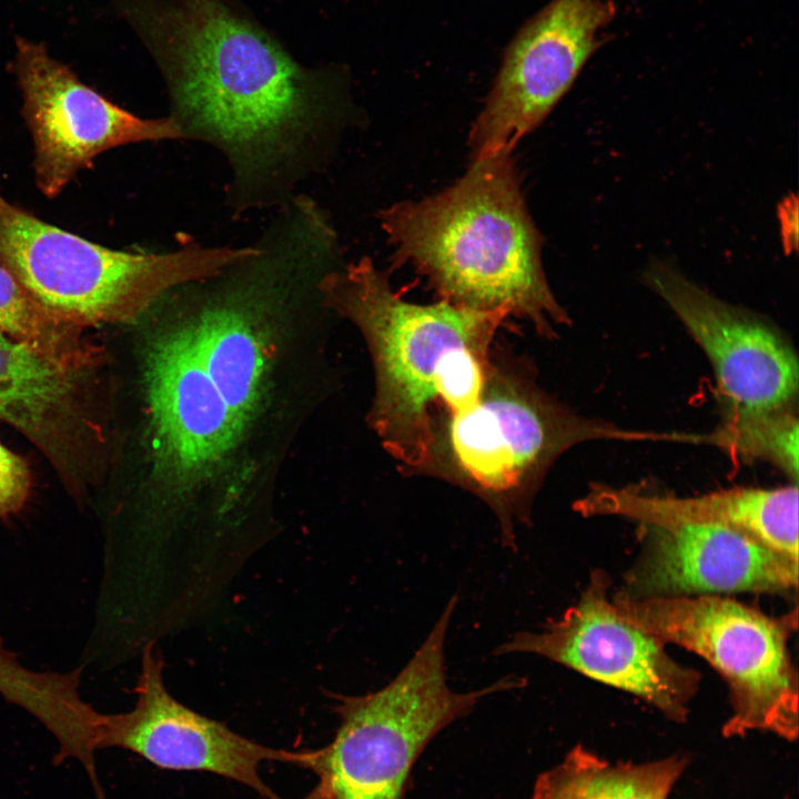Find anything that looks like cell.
Listing matches in <instances>:
<instances>
[{"mask_svg": "<svg viewBox=\"0 0 799 799\" xmlns=\"http://www.w3.org/2000/svg\"><path fill=\"white\" fill-rule=\"evenodd\" d=\"M168 83L184 136L229 158L239 190H271L307 154L328 111L299 64L232 0H121Z\"/></svg>", "mask_w": 799, "mask_h": 799, "instance_id": "obj_1", "label": "cell"}, {"mask_svg": "<svg viewBox=\"0 0 799 799\" xmlns=\"http://www.w3.org/2000/svg\"><path fill=\"white\" fill-rule=\"evenodd\" d=\"M320 291L363 336L374 372L368 425L398 472L414 476L434 423L481 395L508 317L441 300H404L368 257L326 274Z\"/></svg>", "mask_w": 799, "mask_h": 799, "instance_id": "obj_2", "label": "cell"}, {"mask_svg": "<svg viewBox=\"0 0 799 799\" xmlns=\"http://www.w3.org/2000/svg\"><path fill=\"white\" fill-rule=\"evenodd\" d=\"M381 221L396 262L441 301L525 321L546 338L572 323L546 279L512 153L472 160L452 186L393 204Z\"/></svg>", "mask_w": 799, "mask_h": 799, "instance_id": "obj_3", "label": "cell"}, {"mask_svg": "<svg viewBox=\"0 0 799 799\" xmlns=\"http://www.w3.org/2000/svg\"><path fill=\"white\" fill-rule=\"evenodd\" d=\"M663 433L619 428L581 416L536 382L533 366L495 344L481 395L441 416L415 476L441 479L482 499L495 514L504 547L515 525L532 524L534 499L554 462L594 439L661 441Z\"/></svg>", "mask_w": 799, "mask_h": 799, "instance_id": "obj_4", "label": "cell"}, {"mask_svg": "<svg viewBox=\"0 0 799 799\" xmlns=\"http://www.w3.org/2000/svg\"><path fill=\"white\" fill-rule=\"evenodd\" d=\"M256 247L112 250L48 224L0 195V264L45 309L80 327L133 321L176 286L215 276Z\"/></svg>", "mask_w": 799, "mask_h": 799, "instance_id": "obj_5", "label": "cell"}, {"mask_svg": "<svg viewBox=\"0 0 799 799\" xmlns=\"http://www.w3.org/2000/svg\"><path fill=\"white\" fill-rule=\"evenodd\" d=\"M457 599L451 597L422 646L385 687L363 696L332 695L338 728L327 746L314 750L309 767L332 799H406L413 765L442 729L482 698L525 686L524 678L509 675L474 691L448 687L444 646Z\"/></svg>", "mask_w": 799, "mask_h": 799, "instance_id": "obj_6", "label": "cell"}, {"mask_svg": "<svg viewBox=\"0 0 799 799\" xmlns=\"http://www.w3.org/2000/svg\"><path fill=\"white\" fill-rule=\"evenodd\" d=\"M630 621L706 659L724 678L731 714L726 738L751 731L795 741L799 730L798 675L788 648L797 608L769 616L716 595L613 598Z\"/></svg>", "mask_w": 799, "mask_h": 799, "instance_id": "obj_7", "label": "cell"}, {"mask_svg": "<svg viewBox=\"0 0 799 799\" xmlns=\"http://www.w3.org/2000/svg\"><path fill=\"white\" fill-rule=\"evenodd\" d=\"M609 578L593 572L579 600L543 630L517 631L494 654L529 653L633 694L684 722L700 676L676 663L665 643L627 619L608 597Z\"/></svg>", "mask_w": 799, "mask_h": 799, "instance_id": "obj_8", "label": "cell"}, {"mask_svg": "<svg viewBox=\"0 0 799 799\" xmlns=\"http://www.w3.org/2000/svg\"><path fill=\"white\" fill-rule=\"evenodd\" d=\"M611 0H552L517 32L469 132L474 159L512 153L570 89L604 44Z\"/></svg>", "mask_w": 799, "mask_h": 799, "instance_id": "obj_9", "label": "cell"}, {"mask_svg": "<svg viewBox=\"0 0 799 799\" xmlns=\"http://www.w3.org/2000/svg\"><path fill=\"white\" fill-rule=\"evenodd\" d=\"M643 281L708 357L722 419L796 412L798 360L778 330L710 294L667 261H650Z\"/></svg>", "mask_w": 799, "mask_h": 799, "instance_id": "obj_10", "label": "cell"}, {"mask_svg": "<svg viewBox=\"0 0 799 799\" xmlns=\"http://www.w3.org/2000/svg\"><path fill=\"white\" fill-rule=\"evenodd\" d=\"M13 71L34 143L36 184L47 198L112 148L184 136L173 117L143 119L112 103L41 43L18 38Z\"/></svg>", "mask_w": 799, "mask_h": 799, "instance_id": "obj_11", "label": "cell"}, {"mask_svg": "<svg viewBox=\"0 0 799 799\" xmlns=\"http://www.w3.org/2000/svg\"><path fill=\"white\" fill-rule=\"evenodd\" d=\"M164 660L156 643L141 651L134 706L101 714L98 748H121L164 769L216 773L241 782L265 799H280L260 777L264 761L310 767L314 750L289 751L257 744L225 724L175 699L164 682Z\"/></svg>", "mask_w": 799, "mask_h": 799, "instance_id": "obj_12", "label": "cell"}, {"mask_svg": "<svg viewBox=\"0 0 799 799\" xmlns=\"http://www.w3.org/2000/svg\"><path fill=\"white\" fill-rule=\"evenodd\" d=\"M644 548L621 594L634 597L731 591L783 593L798 585V560L730 528L645 526Z\"/></svg>", "mask_w": 799, "mask_h": 799, "instance_id": "obj_13", "label": "cell"}, {"mask_svg": "<svg viewBox=\"0 0 799 799\" xmlns=\"http://www.w3.org/2000/svg\"><path fill=\"white\" fill-rule=\"evenodd\" d=\"M573 508L584 516L614 515L644 526L730 528L798 560L797 484L777 488L735 487L692 497L594 484Z\"/></svg>", "mask_w": 799, "mask_h": 799, "instance_id": "obj_14", "label": "cell"}, {"mask_svg": "<svg viewBox=\"0 0 799 799\" xmlns=\"http://www.w3.org/2000/svg\"><path fill=\"white\" fill-rule=\"evenodd\" d=\"M688 766L687 755L611 761L577 745L538 777L530 799H669Z\"/></svg>", "mask_w": 799, "mask_h": 799, "instance_id": "obj_15", "label": "cell"}, {"mask_svg": "<svg viewBox=\"0 0 799 799\" xmlns=\"http://www.w3.org/2000/svg\"><path fill=\"white\" fill-rule=\"evenodd\" d=\"M80 326L59 317L0 264V332L27 345L52 363L80 373L95 358V350Z\"/></svg>", "mask_w": 799, "mask_h": 799, "instance_id": "obj_16", "label": "cell"}, {"mask_svg": "<svg viewBox=\"0 0 799 799\" xmlns=\"http://www.w3.org/2000/svg\"><path fill=\"white\" fill-rule=\"evenodd\" d=\"M697 443L716 445L747 459L770 462L797 484L798 418L796 412L757 417L722 419L708 434H697Z\"/></svg>", "mask_w": 799, "mask_h": 799, "instance_id": "obj_17", "label": "cell"}, {"mask_svg": "<svg viewBox=\"0 0 799 799\" xmlns=\"http://www.w3.org/2000/svg\"><path fill=\"white\" fill-rule=\"evenodd\" d=\"M31 487L26 462L0 443V517L19 510Z\"/></svg>", "mask_w": 799, "mask_h": 799, "instance_id": "obj_18", "label": "cell"}, {"mask_svg": "<svg viewBox=\"0 0 799 799\" xmlns=\"http://www.w3.org/2000/svg\"><path fill=\"white\" fill-rule=\"evenodd\" d=\"M783 249L791 253L798 245V203L796 195L785 198L778 206Z\"/></svg>", "mask_w": 799, "mask_h": 799, "instance_id": "obj_19", "label": "cell"}, {"mask_svg": "<svg viewBox=\"0 0 799 799\" xmlns=\"http://www.w3.org/2000/svg\"><path fill=\"white\" fill-rule=\"evenodd\" d=\"M303 799H332V797L320 783H317V786Z\"/></svg>", "mask_w": 799, "mask_h": 799, "instance_id": "obj_20", "label": "cell"}]
</instances>
